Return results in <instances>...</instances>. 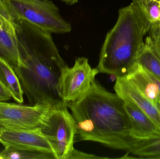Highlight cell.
<instances>
[{
  "label": "cell",
  "mask_w": 160,
  "mask_h": 159,
  "mask_svg": "<svg viewBox=\"0 0 160 159\" xmlns=\"http://www.w3.org/2000/svg\"><path fill=\"white\" fill-rule=\"evenodd\" d=\"M15 19L21 57L25 65L14 68L30 105L52 106L66 103L60 96L59 81L68 66L51 33Z\"/></svg>",
  "instance_id": "6da1fadb"
},
{
  "label": "cell",
  "mask_w": 160,
  "mask_h": 159,
  "mask_svg": "<svg viewBox=\"0 0 160 159\" xmlns=\"http://www.w3.org/2000/svg\"><path fill=\"white\" fill-rule=\"evenodd\" d=\"M67 104L76 121L77 134L81 141L97 142L130 153L142 141L131 135V124L124 101L97 81L79 99Z\"/></svg>",
  "instance_id": "7a4b0ae2"
},
{
  "label": "cell",
  "mask_w": 160,
  "mask_h": 159,
  "mask_svg": "<svg viewBox=\"0 0 160 159\" xmlns=\"http://www.w3.org/2000/svg\"><path fill=\"white\" fill-rule=\"evenodd\" d=\"M151 23L132 2L118 11L114 27L107 33L97 68L99 73L118 77L127 75L137 63L143 38Z\"/></svg>",
  "instance_id": "3957f363"
},
{
  "label": "cell",
  "mask_w": 160,
  "mask_h": 159,
  "mask_svg": "<svg viewBox=\"0 0 160 159\" xmlns=\"http://www.w3.org/2000/svg\"><path fill=\"white\" fill-rule=\"evenodd\" d=\"M39 129L50 145L55 159H69L74 149L76 121L66 103L51 107Z\"/></svg>",
  "instance_id": "277c9868"
},
{
  "label": "cell",
  "mask_w": 160,
  "mask_h": 159,
  "mask_svg": "<svg viewBox=\"0 0 160 159\" xmlns=\"http://www.w3.org/2000/svg\"><path fill=\"white\" fill-rule=\"evenodd\" d=\"M14 17L25 21L50 33L64 34L72 30L58 7L49 0H6Z\"/></svg>",
  "instance_id": "5b68a950"
},
{
  "label": "cell",
  "mask_w": 160,
  "mask_h": 159,
  "mask_svg": "<svg viewBox=\"0 0 160 159\" xmlns=\"http://www.w3.org/2000/svg\"><path fill=\"white\" fill-rule=\"evenodd\" d=\"M99 73L97 68H91L87 58H78L73 67L67 66L63 71L59 81L60 96L67 103L75 101L89 90Z\"/></svg>",
  "instance_id": "8992f818"
},
{
  "label": "cell",
  "mask_w": 160,
  "mask_h": 159,
  "mask_svg": "<svg viewBox=\"0 0 160 159\" xmlns=\"http://www.w3.org/2000/svg\"><path fill=\"white\" fill-rule=\"evenodd\" d=\"M51 106L0 102V128L33 129L40 127Z\"/></svg>",
  "instance_id": "52a82bcc"
},
{
  "label": "cell",
  "mask_w": 160,
  "mask_h": 159,
  "mask_svg": "<svg viewBox=\"0 0 160 159\" xmlns=\"http://www.w3.org/2000/svg\"><path fill=\"white\" fill-rule=\"evenodd\" d=\"M0 57L13 68L25 65L19 48L15 19L6 0H0Z\"/></svg>",
  "instance_id": "ba28073f"
},
{
  "label": "cell",
  "mask_w": 160,
  "mask_h": 159,
  "mask_svg": "<svg viewBox=\"0 0 160 159\" xmlns=\"http://www.w3.org/2000/svg\"><path fill=\"white\" fill-rule=\"evenodd\" d=\"M0 143L7 150L42 152L53 155L50 145L41 133L39 128L33 129L0 128Z\"/></svg>",
  "instance_id": "9c48e42d"
},
{
  "label": "cell",
  "mask_w": 160,
  "mask_h": 159,
  "mask_svg": "<svg viewBox=\"0 0 160 159\" xmlns=\"http://www.w3.org/2000/svg\"><path fill=\"white\" fill-rule=\"evenodd\" d=\"M116 93L149 116L160 127V110L139 89L126 77H116L114 87Z\"/></svg>",
  "instance_id": "30bf717a"
},
{
  "label": "cell",
  "mask_w": 160,
  "mask_h": 159,
  "mask_svg": "<svg viewBox=\"0 0 160 159\" xmlns=\"http://www.w3.org/2000/svg\"><path fill=\"white\" fill-rule=\"evenodd\" d=\"M124 107L131 124L133 139L147 141L160 138V127L152 119L133 105L124 101Z\"/></svg>",
  "instance_id": "8fae6325"
},
{
  "label": "cell",
  "mask_w": 160,
  "mask_h": 159,
  "mask_svg": "<svg viewBox=\"0 0 160 159\" xmlns=\"http://www.w3.org/2000/svg\"><path fill=\"white\" fill-rule=\"evenodd\" d=\"M126 78L131 81L160 110V94L158 86L153 75L138 63Z\"/></svg>",
  "instance_id": "7c38bea8"
},
{
  "label": "cell",
  "mask_w": 160,
  "mask_h": 159,
  "mask_svg": "<svg viewBox=\"0 0 160 159\" xmlns=\"http://www.w3.org/2000/svg\"><path fill=\"white\" fill-rule=\"evenodd\" d=\"M0 80L9 91L17 103L23 102V92L18 76L10 63L0 57Z\"/></svg>",
  "instance_id": "4fadbf2b"
},
{
  "label": "cell",
  "mask_w": 160,
  "mask_h": 159,
  "mask_svg": "<svg viewBox=\"0 0 160 159\" xmlns=\"http://www.w3.org/2000/svg\"><path fill=\"white\" fill-rule=\"evenodd\" d=\"M137 62L146 71L160 79V58L154 50L148 35L139 51Z\"/></svg>",
  "instance_id": "5bb4252c"
},
{
  "label": "cell",
  "mask_w": 160,
  "mask_h": 159,
  "mask_svg": "<svg viewBox=\"0 0 160 159\" xmlns=\"http://www.w3.org/2000/svg\"><path fill=\"white\" fill-rule=\"evenodd\" d=\"M132 154L137 158L160 159V138L142 141Z\"/></svg>",
  "instance_id": "9a60e30c"
},
{
  "label": "cell",
  "mask_w": 160,
  "mask_h": 159,
  "mask_svg": "<svg viewBox=\"0 0 160 159\" xmlns=\"http://www.w3.org/2000/svg\"><path fill=\"white\" fill-rule=\"evenodd\" d=\"M151 24L160 21V0H132Z\"/></svg>",
  "instance_id": "2e32d148"
},
{
  "label": "cell",
  "mask_w": 160,
  "mask_h": 159,
  "mask_svg": "<svg viewBox=\"0 0 160 159\" xmlns=\"http://www.w3.org/2000/svg\"><path fill=\"white\" fill-rule=\"evenodd\" d=\"M0 156L2 159H55L53 154L49 153L5 149Z\"/></svg>",
  "instance_id": "e0dca14e"
},
{
  "label": "cell",
  "mask_w": 160,
  "mask_h": 159,
  "mask_svg": "<svg viewBox=\"0 0 160 159\" xmlns=\"http://www.w3.org/2000/svg\"><path fill=\"white\" fill-rule=\"evenodd\" d=\"M148 33L152 46L160 58V21L151 24Z\"/></svg>",
  "instance_id": "ac0fdd59"
},
{
  "label": "cell",
  "mask_w": 160,
  "mask_h": 159,
  "mask_svg": "<svg viewBox=\"0 0 160 159\" xmlns=\"http://www.w3.org/2000/svg\"><path fill=\"white\" fill-rule=\"evenodd\" d=\"M107 159V157H99L95 155L86 154L83 152H80L74 148L72 154L70 155L69 159Z\"/></svg>",
  "instance_id": "d6986e66"
},
{
  "label": "cell",
  "mask_w": 160,
  "mask_h": 159,
  "mask_svg": "<svg viewBox=\"0 0 160 159\" xmlns=\"http://www.w3.org/2000/svg\"><path fill=\"white\" fill-rule=\"evenodd\" d=\"M12 98L9 91L0 80V102L9 101Z\"/></svg>",
  "instance_id": "ffe728a7"
},
{
  "label": "cell",
  "mask_w": 160,
  "mask_h": 159,
  "mask_svg": "<svg viewBox=\"0 0 160 159\" xmlns=\"http://www.w3.org/2000/svg\"><path fill=\"white\" fill-rule=\"evenodd\" d=\"M66 3L69 5H74L78 2V0H61Z\"/></svg>",
  "instance_id": "44dd1931"
},
{
  "label": "cell",
  "mask_w": 160,
  "mask_h": 159,
  "mask_svg": "<svg viewBox=\"0 0 160 159\" xmlns=\"http://www.w3.org/2000/svg\"><path fill=\"white\" fill-rule=\"evenodd\" d=\"M0 159H2V157H1V156H0Z\"/></svg>",
  "instance_id": "7402d4cb"
}]
</instances>
